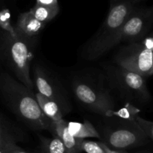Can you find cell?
<instances>
[{
	"label": "cell",
	"instance_id": "1",
	"mask_svg": "<svg viewBox=\"0 0 153 153\" xmlns=\"http://www.w3.org/2000/svg\"><path fill=\"white\" fill-rule=\"evenodd\" d=\"M0 94L10 110L34 130H49L52 121L42 112L33 91L7 73L0 74Z\"/></svg>",
	"mask_w": 153,
	"mask_h": 153
},
{
	"label": "cell",
	"instance_id": "2",
	"mask_svg": "<svg viewBox=\"0 0 153 153\" xmlns=\"http://www.w3.org/2000/svg\"><path fill=\"white\" fill-rule=\"evenodd\" d=\"M135 7L130 0H111L109 11L98 31L84 45L82 56L96 60L114 46L120 29Z\"/></svg>",
	"mask_w": 153,
	"mask_h": 153
},
{
	"label": "cell",
	"instance_id": "3",
	"mask_svg": "<svg viewBox=\"0 0 153 153\" xmlns=\"http://www.w3.org/2000/svg\"><path fill=\"white\" fill-rule=\"evenodd\" d=\"M72 91L78 103L88 110L102 116L116 104L105 74L85 71L72 81Z\"/></svg>",
	"mask_w": 153,
	"mask_h": 153
},
{
	"label": "cell",
	"instance_id": "4",
	"mask_svg": "<svg viewBox=\"0 0 153 153\" xmlns=\"http://www.w3.org/2000/svg\"><path fill=\"white\" fill-rule=\"evenodd\" d=\"M33 46L32 42L0 31V57L10 68L17 80L31 91L34 88L31 75V64L34 58Z\"/></svg>",
	"mask_w": 153,
	"mask_h": 153
},
{
	"label": "cell",
	"instance_id": "5",
	"mask_svg": "<svg viewBox=\"0 0 153 153\" xmlns=\"http://www.w3.org/2000/svg\"><path fill=\"white\" fill-rule=\"evenodd\" d=\"M102 142L109 148L122 150L146 145L150 140L134 120L115 116H102L98 130Z\"/></svg>",
	"mask_w": 153,
	"mask_h": 153
},
{
	"label": "cell",
	"instance_id": "6",
	"mask_svg": "<svg viewBox=\"0 0 153 153\" xmlns=\"http://www.w3.org/2000/svg\"><path fill=\"white\" fill-rule=\"evenodd\" d=\"M105 76L110 89L128 103L143 105L150 101L146 80L139 74L115 64L105 67Z\"/></svg>",
	"mask_w": 153,
	"mask_h": 153
},
{
	"label": "cell",
	"instance_id": "7",
	"mask_svg": "<svg viewBox=\"0 0 153 153\" xmlns=\"http://www.w3.org/2000/svg\"><path fill=\"white\" fill-rule=\"evenodd\" d=\"M152 50V35L146 36L140 41L121 47L115 54L114 61L120 67L148 77L153 74Z\"/></svg>",
	"mask_w": 153,
	"mask_h": 153
},
{
	"label": "cell",
	"instance_id": "8",
	"mask_svg": "<svg viewBox=\"0 0 153 153\" xmlns=\"http://www.w3.org/2000/svg\"><path fill=\"white\" fill-rule=\"evenodd\" d=\"M33 84L37 92L55 101L61 108L64 115L72 109L68 94L56 76L40 64H36L31 76Z\"/></svg>",
	"mask_w": 153,
	"mask_h": 153
},
{
	"label": "cell",
	"instance_id": "9",
	"mask_svg": "<svg viewBox=\"0 0 153 153\" xmlns=\"http://www.w3.org/2000/svg\"><path fill=\"white\" fill-rule=\"evenodd\" d=\"M153 21V8L134 7L120 29L114 40V46L121 42L131 44L146 37Z\"/></svg>",
	"mask_w": 153,
	"mask_h": 153
},
{
	"label": "cell",
	"instance_id": "10",
	"mask_svg": "<svg viewBox=\"0 0 153 153\" xmlns=\"http://www.w3.org/2000/svg\"><path fill=\"white\" fill-rule=\"evenodd\" d=\"M45 25L46 23L37 20L28 10L19 14L14 29L16 35L34 43Z\"/></svg>",
	"mask_w": 153,
	"mask_h": 153
},
{
	"label": "cell",
	"instance_id": "11",
	"mask_svg": "<svg viewBox=\"0 0 153 153\" xmlns=\"http://www.w3.org/2000/svg\"><path fill=\"white\" fill-rule=\"evenodd\" d=\"M49 130L53 136H57L62 141L69 153L81 152L79 144L82 139H78L71 135L67 128V122L64 118L59 121L52 122Z\"/></svg>",
	"mask_w": 153,
	"mask_h": 153
},
{
	"label": "cell",
	"instance_id": "12",
	"mask_svg": "<svg viewBox=\"0 0 153 153\" xmlns=\"http://www.w3.org/2000/svg\"><path fill=\"white\" fill-rule=\"evenodd\" d=\"M69 132L74 137L78 139L94 137L100 139V133L95 126L88 120H85L83 122H67Z\"/></svg>",
	"mask_w": 153,
	"mask_h": 153
},
{
	"label": "cell",
	"instance_id": "13",
	"mask_svg": "<svg viewBox=\"0 0 153 153\" xmlns=\"http://www.w3.org/2000/svg\"><path fill=\"white\" fill-rule=\"evenodd\" d=\"M34 94L42 112L49 120L52 122H56L62 119L64 114L61 112V108L55 101L45 97L37 92Z\"/></svg>",
	"mask_w": 153,
	"mask_h": 153
},
{
	"label": "cell",
	"instance_id": "14",
	"mask_svg": "<svg viewBox=\"0 0 153 153\" xmlns=\"http://www.w3.org/2000/svg\"><path fill=\"white\" fill-rule=\"evenodd\" d=\"M40 146L43 153H69L62 141L57 136L40 137Z\"/></svg>",
	"mask_w": 153,
	"mask_h": 153
},
{
	"label": "cell",
	"instance_id": "15",
	"mask_svg": "<svg viewBox=\"0 0 153 153\" xmlns=\"http://www.w3.org/2000/svg\"><path fill=\"white\" fill-rule=\"evenodd\" d=\"M29 11L37 20L46 23L56 16L59 12V8H51L36 4Z\"/></svg>",
	"mask_w": 153,
	"mask_h": 153
},
{
	"label": "cell",
	"instance_id": "16",
	"mask_svg": "<svg viewBox=\"0 0 153 153\" xmlns=\"http://www.w3.org/2000/svg\"><path fill=\"white\" fill-rule=\"evenodd\" d=\"M140 110L135 105L127 102L125 106L120 108L119 110H111L106 112L103 116H115L118 118L128 120H134V117L139 114Z\"/></svg>",
	"mask_w": 153,
	"mask_h": 153
},
{
	"label": "cell",
	"instance_id": "17",
	"mask_svg": "<svg viewBox=\"0 0 153 153\" xmlns=\"http://www.w3.org/2000/svg\"><path fill=\"white\" fill-rule=\"evenodd\" d=\"M81 152L86 153H108L109 148L102 142L86 140L82 139L79 144Z\"/></svg>",
	"mask_w": 153,
	"mask_h": 153
},
{
	"label": "cell",
	"instance_id": "18",
	"mask_svg": "<svg viewBox=\"0 0 153 153\" xmlns=\"http://www.w3.org/2000/svg\"><path fill=\"white\" fill-rule=\"evenodd\" d=\"M18 140V136L11 131L10 128H8L0 116V144L7 145L10 143H16Z\"/></svg>",
	"mask_w": 153,
	"mask_h": 153
},
{
	"label": "cell",
	"instance_id": "19",
	"mask_svg": "<svg viewBox=\"0 0 153 153\" xmlns=\"http://www.w3.org/2000/svg\"><path fill=\"white\" fill-rule=\"evenodd\" d=\"M0 29L8 33L13 37H16L14 27L11 24V15L10 10L7 8L0 10Z\"/></svg>",
	"mask_w": 153,
	"mask_h": 153
},
{
	"label": "cell",
	"instance_id": "20",
	"mask_svg": "<svg viewBox=\"0 0 153 153\" xmlns=\"http://www.w3.org/2000/svg\"><path fill=\"white\" fill-rule=\"evenodd\" d=\"M134 121L137 124L140 130L143 132L145 135L149 138L150 140L153 139V122L145 118H141L138 115L136 116L134 118Z\"/></svg>",
	"mask_w": 153,
	"mask_h": 153
},
{
	"label": "cell",
	"instance_id": "21",
	"mask_svg": "<svg viewBox=\"0 0 153 153\" xmlns=\"http://www.w3.org/2000/svg\"><path fill=\"white\" fill-rule=\"evenodd\" d=\"M6 153H29L16 145V143L7 144Z\"/></svg>",
	"mask_w": 153,
	"mask_h": 153
},
{
	"label": "cell",
	"instance_id": "22",
	"mask_svg": "<svg viewBox=\"0 0 153 153\" xmlns=\"http://www.w3.org/2000/svg\"><path fill=\"white\" fill-rule=\"evenodd\" d=\"M36 4L51 8H59L58 0H37Z\"/></svg>",
	"mask_w": 153,
	"mask_h": 153
},
{
	"label": "cell",
	"instance_id": "23",
	"mask_svg": "<svg viewBox=\"0 0 153 153\" xmlns=\"http://www.w3.org/2000/svg\"><path fill=\"white\" fill-rule=\"evenodd\" d=\"M7 145H1V144H0V153H6V148H7Z\"/></svg>",
	"mask_w": 153,
	"mask_h": 153
},
{
	"label": "cell",
	"instance_id": "24",
	"mask_svg": "<svg viewBox=\"0 0 153 153\" xmlns=\"http://www.w3.org/2000/svg\"><path fill=\"white\" fill-rule=\"evenodd\" d=\"M108 153H126L125 152H123L121 150H115V149H111L109 148Z\"/></svg>",
	"mask_w": 153,
	"mask_h": 153
},
{
	"label": "cell",
	"instance_id": "25",
	"mask_svg": "<svg viewBox=\"0 0 153 153\" xmlns=\"http://www.w3.org/2000/svg\"><path fill=\"white\" fill-rule=\"evenodd\" d=\"M130 1H131L134 4H137V3L140 2L145 1V0H130Z\"/></svg>",
	"mask_w": 153,
	"mask_h": 153
}]
</instances>
